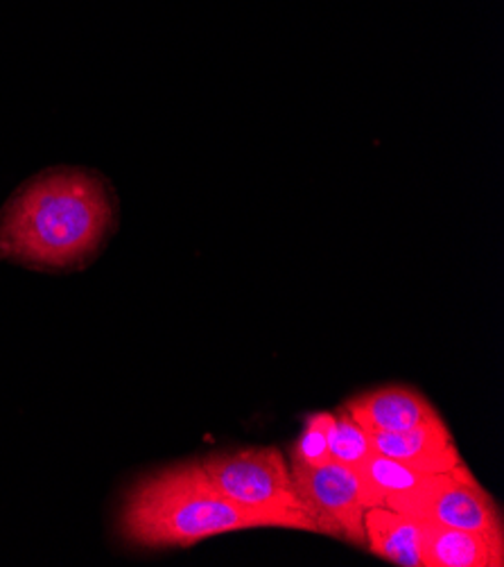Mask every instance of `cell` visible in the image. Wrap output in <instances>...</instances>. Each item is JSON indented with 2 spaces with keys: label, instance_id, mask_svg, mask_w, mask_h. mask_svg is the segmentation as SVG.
Returning <instances> with one entry per match:
<instances>
[{
  "label": "cell",
  "instance_id": "6da1fadb",
  "mask_svg": "<svg viewBox=\"0 0 504 567\" xmlns=\"http://www.w3.org/2000/svg\"><path fill=\"white\" fill-rule=\"evenodd\" d=\"M119 226V197L100 173L48 167L0 208V258L43 271L86 267Z\"/></svg>",
  "mask_w": 504,
  "mask_h": 567
},
{
  "label": "cell",
  "instance_id": "7a4b0ae2",
  "mask_svg": "<svg viewBox=\"0 0 504 567\" xmlns=\"http://www.w3.org/2000/svg\"><path fill=\"white\" fill-rule=\"evenodd\" d=\"M263 527L281 529L271 516L224 497L199 457L141 477L127 491L119 518L121 536L143 549L193 547L213 536Z\"/></svg>",
  "mask_w": 504,
  "mask_h": 567
},
{
  "label": "cell",
  "instance_id": "3957f363",
  "mask_svg": "<svg viewBox=\"0 0 504 567\" xmlns=\"http://www.w3.org/2000/svg\"><path fill=\"white\" fill-rule=\"evenodd\" d=\"M199 462L210 484L227 499L271 516L281 529L315 534L297 497L290 464L278 447L217 450Z\"/></svg>",
  "mask_w": 504,
  "mask_h": 567
},
{
  "label": "cell",
  "instance_id": "277c9868",
  "mask_svg": "<svg viewBox=\"0 0 504 567\" xmlns=\"http://www.w3.org/2000/svg\"><path fill=\"white\" fill-rule=\"evenodd\" d=\"M384 506L421 523L455 527L504 543V520L495 497L462 462L430 473L412 488L391 495Z\"/></svg>",
  "mask_w": 504,
  "mask_h": 567
},
{
  "label": "cell",
  "instance_id": "5b68a950",
  "mask_svg": "<svg viewBox=\"0 0 504 567\" xmlns=\"http://www.w3.org/2000/svg\"><path fill=\"white\" fill-rule=\"evenodd\" d=\"M290 473L297 497L315 527V534L340 538L356 547L367 545V504L356 468L335 462L321 466L290 462Z\"/></svg>",
  "mask_w": 504,
  "mask_h": 567
},
{
  "label": "cell",
  "instance_id": "8992f818",
  "mask_svg": "<svg viewBox=\"0 0 504 567\" xmlns=\"http://www.w3.org/2000/svg\"><path fill=\"white\" fill-rule=\"evenodd\" d=\"M369 436L371 450L378 455L399 460L423 473H443L462 464L455 436L441 416L403 432H373Z\"/></svg>",
  "mask_w": 504,
  "mask_h": 567
},
{
  "label": "cell",
  "instance_id": "52a82bcc",
  "mask_svg": "<svg viewBox=\"0 0 504 567\" xmlns=\"http://www.w3.org/2000/svg\"><path fill=\"white\" fill-rule=\"evenodd\" d=\"M340 410L369 434L403 432L439 416L425 395L408 384H387L362 391L349 399Z\"/></svg>",
  "mask_w": 504,
  "mask_h": 567
},
{
  "label": "cell",
  "instance_id": "ba28073f",
  "mask_svg": "<svg viewBox=\"0 0 504 567\" xmlns=\"http://www.w3.org/2000/svg\"><path fill=\"white\" fill-rule=\"evenodd\" d=\"M423 567H500L504 543L482 534L423 523Z\"/></svg>",
  "mask_w": 504,
  "mask_h": 567
},
{
  "label": "cell",
  "instance_id": "9c48e42d",
  "mask_svg": "<svg viewBox=\"0 0 504 567\" xmlns=\"http://www.w3.org/2000/svg\"><path fill=\"white\" fill-rule=\"evenodd\" d=\"M367 549L391 565L423 567V523L389 506H373L364 514Z\"/></svg>",
  "mask_w": 504,
  "mask_h": 567
},
{
  "label": "cell",
  "instance_id": "30bf717a",
  "mask_svg": "<svg viewBox=\"0 0 504 567\" xmlns=\"http://www.w3.org/2000/svg\"><path fill=\"white\" fill-rule=\"evenodd\" d=\"M356 473H358V480L362 486L367 508L384 506V502L391 495L412 488L425 475H430V473L416 471L399 460L378 455V452H371V455L356 468Z\"/></svg>",
  "mask_w": 504,
  "mask_h": 567
},
{
  "label": "cell",
  "instance_id": "8fae6325",
  "mask_svg": "<svg viewBox=\"0 0 504 567\" xmlns=\"http://www.w3.org/2000/svg\"><path fill=\"white\" fill-rule=\"evenodd\" d=\"M371 436L347 412H335L330 432V462L358 468L371 455Z\"/></svg>",
  "mask_w": 504,
  "mask_h": 567
},
{
  "label": "cell",
  "instance_id": "7c38bea8",
  "mask_svg": "<svg viewBox=\"0 0 504 567\" xmlns=\"http://www.w3.org/2000/svg\"><path fill=\"white\" fill-rule=\"evenodd\" d=\"M332 423H335L332 412H315V414L306 416L304 430L290 450L292 464L321 466V464L330 462Z\"/></svg>",
  "mask_w": 504,
  "mask_h": 567
}]
</instances>
